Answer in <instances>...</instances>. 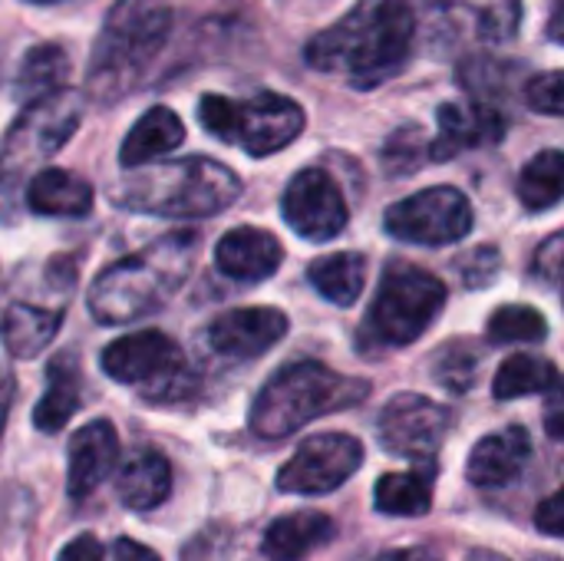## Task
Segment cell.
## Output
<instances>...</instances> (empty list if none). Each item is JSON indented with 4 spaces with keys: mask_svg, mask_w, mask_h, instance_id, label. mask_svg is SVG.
Returning a JSON list of instances; mask_svg holds the SVG:
<instances>
[{
    "mask_svg": "<svg viewBox=\"0 0 564 561\" xmlns=\"http://www.w3.org/2000/svg\"><path fill=\"white\" fill-rule=\"evenodd\" d=\"M413 26L406 0H360L304 46V60L321 73H337L370 89L406 63Z\"/></svg>",
    "mask_w": 564,
    "mask_h": 561,
    "instance_id": "cell-1",
    "label": "cell"
},
{
    "mask_svg": "<svg viewBox=\"0 0 564 561\" xmlns=\"http://www.w3.org/2000/svg\"><path fill=\"white\" fill-rule=\"evenodd\" d=\"M195 231H169L135 255L106 268L89 288V314L99 324H129L159 311L192 274L198 258Z\"/></svg>",
    "mask_w": 564,
    "mask_h": 561,
    "instance_id": "cell-2",
    "label": "cell"
},
{
    "mask_svg": "<svg viewBox=\"0 0 564 561\" xmlns=\"http://www.w3.org/2000/svg\"><path fill=\"white\" fill-rule=\"evenodd\" d=\"M109 195L119 208L142 215L208 218L235 205L241 195V179L208 155H188L159 165H135L112 185Z\"/></svg>",
    "mask_w": 564,
    "mask_h": 561,
    "instance_id": "cell-3",
    "label": "cell"
},
{
    "mask_svg": "<svg viewBox=\"0 0 564 561\" xmlns=\"http://www.w3.org/2000/svg\"><path fill=\"white\" fill-rule=\"evenodd\" d=\"M172 33L169 0H116L96 36L86 89L99 103H116L139 86Z\"/></svg>",
    "mask_w": 564,
    "mask_h": 561,
    "instance_id": "cell-4",
    "label": "cell"
},
{
    "mask_svg": "<svg viewBox=\"0 0 564 561\" xmlns=\"http://www.w3.org/2000/svg\"><path fill=\"white\" fill-rule=\"evenodd\" d=\"M370 393L367 380L344 377L317 360L281 367L254 397L248 427L258 440H284L317 417L350 410Z\"/></svg>",
    "mask_w": 564,
    "mask_h": 561,
    "instance_id": "cell-5",
    "label": "cell"
},
{
    "mask_svg": "<svg viewBox=\"0 0 564 561\" xmlns=\"http://www.w3.org/2000/svg\"><path fill=\"white\" fill-rule=\"evenodd\" d=\"M198 119L215 139L258 159L291 145L304 129V109L281 93H258L245 103L208 93L198 103Z\"/></svg>",
    "mask_w": 564,
    "mask_h": 561,
    "instance_id": "cell-6",
    "label": "cell"
},
{
    "mask_svg": "<svg viewBox=\"0 0 564 561\" xmlns=\"http://www.w3.org/2000/svg\"><path fill=\"white\" fill-rule=\"evenodd\" d=\"M443 304H446V284L436 274L416 265H390L370 304L367 331L383 347L413 344L433 327Z\"/></svg>",
    "mask_w": 564,
    "mask_h": 561,
    "instance_id": "cell-7",
    "label": "cell"
},
{
    "mask_svg": "<svg viewBox=\"0 0 564 561\" xmlns=\"http://www.w3.org/2000/svg\"><path fill=\"white\" fill-rule=\"evenodd\" d=\"M99 367L116 384L139 387L152 403H178L195 390V374L188 370L182 347L162 331H135L112 341L102 350Z\"/></svg>",
    "mask_w": 564,
    "mask_h": 561,
    "instance_id": "cell-8",
    "label": "cell"
},
{
    "mask_svg": "<svg viewBox=\"0 0 564 561\" xmlns=\"http://www.w3.org/2000/svg\"><path fill=\"white\" fill-rule=\"evenodd\" d=\"M83 119V96L76 89H56L26 103L0 145V179L13 182L33 165L53 159Z\"/></svg>",
    "mask_w": 564,
    "mask_h": 561,
    "instance_id": "cell-9",
    "label": "cell"
},
{
    "mask_svg": "<svg viewBox=\"0 0 564 561\" xmlns=\"http://www.w3.org/2000/svg\"><path fill=\"white\" fill-rule=\"evenodd\" d=\"M383 225L410 245H453L473 231V205L459 188L433 185L390 205Z\"/></svg>",
    "mask_w": 564,
    "mask_h": 561,
    "instance_id": "cell-10",
    "label": "cell"
},
{
    "mask_svg": "<svg viewBox=\"0 0 564 561\" xmlns=\"http://www.w3.org/2000/svg\"><path fill=\"white\" fill-rule=\"evenodd\" d=\"M364 463V446L347 433H317L281 466L278 489L288 496H327L340 489Z\"/></svg>",
    "mask_w": 564,
    "mask_h": 561,
    "instance_id": "cell-11",
    "label": "cell"
},
{
    "mask_svg": "<svg viewBox=\"0 0 564 561\" xmlns=\"http://www.w3.org/2000/svg\"><path fill=\"white\" fill-rule=\"evenodd\" d=\"M449 427H453V413L423 393H397L383 407L377 423L387 453L420 463L440 453V446L449 436Z\"/></svg>",
    "mask_w": 564,
    "mask_h": 561,
    "instance_id": "cell-12",
    "label": "cell"
},
{
    "mask_svg": "<svg viewBox=\"0 0 564 561\" xmlns=\"http://www.w3.org/2000/svg\"><path fill=\"white\" fill-rule=\"evenodd\" d=\"M284 222L307 241H330L347 228V202L324 169L297 172L281 198Z\"/></svg>",
    "mask_w": 564,
    "mask_h": 561,
    "instance_id": "cell-13",
    "label": "cell"
},
{
    "mask_svg": "<svg viewBox=\"0 0 564 561\" xmlns=\"http://www.w3.org/2000/svg\"><path fill=\"white\" fill-rule=\"evenodd\" d=\"M288 334V314L278 308H238L212 321L208 344L231 360H251L268 354Z\"/></svg>",
    "mask_w": 564,
    "mask_h": 561,
    "instance_id": "cell-14",
    "label": "cell"
},
{
    "mask_svg": "<svg viewBox=\"0 0 564 561\" xmlns=\"http://www.w3.org/2000/svg\"><path fill=\"white\" fill-rule=\"evenodd\" d=\"M119 463V433L109 420H93L76 430L66 453V493L73 503H86Z\"/></svg>",
    "mask_w": 564,
    "mask_h": 561,
    "instance_id": "cell-15",
    "label": "cell"
},
{
    "mask_svg": "<svg viewBox=\"0 0 564 561\" xmlns=\"http://www.w3.org/2000/svg\"><path fill=\"white\" fill-rule=\"evenodd\" d=\"M440 136L430 145L433 162H446L466 149L492 145L506 136V116L489 109V106H459V103H443L440 106Z\"/></svg>",
    "mask_w": 564,
    "mask_h": 561,
    "instance_id": "cell-16",
    "label": "cell"
},
{
    "mask_svg": "<svg viewBox=\"0 0 564 561\" xmlns=\"http://www.w3.org/2000/svg\"><path fill=\"white\" fill-rule=\"evenodd\" d=\"M532 460V436L525 427H506L476 443L466 463V476L479 489H502L522 476Z\"/></svg>",
    "mask_w": 564,
    "mask_h": 561,
    "instance_id": "cell-17",
    "label": "cell"
},
{
    "mask_svg": "<svg viewBox=\"0 0 564 561\" xmlns=\"http://www.w3.org/2000/svg\"><path fill=\"white\" fill-rule=\"evenodd\" d=\"M284 261L281 241L264 228H235L221 235L215 248V265L235 281H264Z\"/></svg>",
    "mask_w": 564,
    "mask_h": 561,
    "instance_id": "cell-18",
    "label": "cell"
},
{
    "mask_svg": "<svg viewBox=\"0 0 564 561\" xmlns=\"http://www.w3.org/2000/svg\"><path fill=\"white\" fill-rule=\"evenodd\" d=\"M337 526L324 513H288L264 529L261 552L268 561H304L330 546Z\"/></svg>",
    "mask_w": 564,
    "mask_h": 561,
    "instance_id": "cell-19",
    "label": "cell"
},
{
    "mask_svg": "<svg viewBox=\"0 0 564 561\" xmlns=\"http://www.w3.org/2000/svg\"><path fill=\"white\" fill-rule=\"evenodd\" d=\"M172 493V466L155 450L132 453L116 473V496L132 513L159 509Z\"/></svg>",
    "mask_w": 564,
    "mask_h": 561,
    "instance_id": "cell-20",
    "label": "cell"
},
{
    "mask_svg": "<svg viewBox=\"0 0 564 561\" xmlns=\"http://www.w3.org/2000/svg\"><path fill=\"white\" fill-rule=\"evenodd\" d=\"M59 324H63V304L40 308L30 301H17L0 317V341H3L10 357L30 360L53 344Z\"/></svg>",
    "mask_w": 564,
    "mask_h": 561,
    "instance_id": "cell-21",
    "label": "cell"
},
{
    "mask_svg": "<svg viewBox=\"0 0 564 561\" xmlns=\"http://www.w3.org/2000/svg\"><path fill=\"white\" fill-rule=\"evenodd\" d=\"M185 142V126L182 119L169 109V106H152L149 112H142L135 119V126L126 132L122 149H119V162L126 169L135 165H149L159 155L175 152Z\"/></svg>",
    "mask_w": 564,
    "mask_h": 561,
    "instance_id": "cell-22",
    "label": "cell"
},
{
    "mask_svg": "<svg viewBox=\"0 0 564 561\" xmlns=\"http://www.w3.org/2000/svg\"><path fill=\"white\" fill-rule=\"evenodd\" d=\"M26 205L46 218H83L93 208V188L66 169H43L26 188Z\"/></svg>",
    "mask_w": 564,
    "mask_h": 561,
    "instance_id": "cell-23",
    "label": "cell"
},
{
    "mask_svg": "<svg viewBox=\"0 0 564 561\" xmlns=\"http://www.w3.org/2000/svg\"><path fill=\"white\" fill-rule=\"evenodd\" d=\"M79 410V364L73 354H59L46 367V390L33 407V427L40 433H59Z\"/></svg>",
    "mask_w": 564,
    "mask_h": 561,
    "instance_id": "cell-24",
    "label": "cell"
},
{
    "mask_svg": "<svg viewBox=\"0 0 564 561\" xmlns=\"http://www.w3.org/2000/svg\"><path fill=\"white\" fill-rule=\"evenodd\" d=\"M311 284L337 308H350L357 304V298L364 294V281H367V258L357 251H337L327 258H317L307 271Z\"/></svg>",
    "mask_w": 564,
    "mask_h": 561,
    "instance_id": "cell-25",
    "label": "cell"
},
{
    "mask_svg": "<svg viewBox=\"0 0 564 561\" xmlns=\"http://www.w3.org/2000/svg\"><path fill=\"white\" fill-rule=\"evenodd\" d=\"M66 76H69L66 50L56 43H40V46L26 50V56L20 60L17 79H13V96L20 103H33L40 96L63 89Z\"/></svg>",
    "mask_w": 564,
    "mask_h": 561,
    "instance_id": "cell-26",
    "label": "cell"
},
{
    "mask_svg": "<svg viewBox=\"0 0 564 561\" xmlns=\"http://www.w3.org/2000/svg\"><path fill=\"white\" fill-rule=\"evenodd\" d=\"M373 509L383 516H406L420 519L433 509V486L430 470L423 473H387L377 479L373 489Z\"/></svg>",
    "mask_w": 564,
    "mask_h": 561,
    "instance_id": "cell-27",
    "label": "cell"
},
{
    "mask_svg": "<svg viewBox=\"0 0 564 561\" xmlns=\"http://www.w3.org/2000/svg\"><path fill=\"white\" fill-rule=\"evenodd\" d=\"M558 370L552 360L545 357H532V354H516L509 357L496 380H492V393L496 400H519V397H532V393H549L558 384Z\"/></svg>",
    "mask_w": 564,
    "mask_h": 561,
    "instance_id": "cell-28",
    "label": "cell"
},
{
    "mask_svg": "<svg viewBox=\"0 0 564 561\" xmlns=\"http://www.w3.org/2000/svg\"><path fill=\"white\" fill-rule=\"evenodd\" d=\"M519 198L529 212H545L564 198V152L549 149L525 162L519 175Z\"/></svg>",
    "mask_w": 564,
    "mask_h": 561,
    "instance_id": "cell-29",
    "label": "cell"
},
{
    "mask_svg": "<svg viewBox=\"0 0 564 561\" xmlns=\"http://www.w3.org/2000/svg\"><path fill=\"white\" fill-rule=\"evenodd\" d=\"M486 334L492 344H539L549 334V324L529 304H506L489 317Z\"/></svg>",
    "mask_w": 564,
    "mask_h": 561,
    "instance_id": "cell-30",
    "label": "cell"
},
{
    "mask_svg": "<svg viewBox=\"0 0 564 561\" xmlns=\"http://www.w3.org/2000/svg\"><path fill=\"white\" fill-rule=\"evenodd\" d=\"M436 377L449 387V390H469L473 377H476V354L466 350V344H449L436 364Z\"/></svg>",
    "mask_w": 564,
    "mask_h": 561,
    "instance_id": "cell-31",
    "label": "cell"
},
{
    "mask_svg": "<svg viewBox=\"0 0 564 561\" xmlns=\"http://www.w3.org/2000/svg\"><path fill=\"white\" fill-rule=\"evenodd\" d=\"M525 103H529L535 112L564 116V69L539 73V76L525 86Z\"/></svg>",
    "mask_w": 564,
    "mask_h": 561,
    "instance_id": "cell-32",
    "label": "cell"
},
{
    "mask_svg": "<svg viewBox=\"0 0 564 561\" xmlns=\"http://www.w3.org/2000/svg\"><path fill=\"white\" fill-rule=\"evenodd\" d=\"M535 274H542L564 301V231L552 235L535 255Z\"/></svg>",
    "mask_w": 564,
    "mask_h": 561,
    "instance_id": "cell-33",
    "label": "cell"
},
{
    "mask_svg": "<svg viewBox=\"0 0 564 561\" xmlns=\"http://www.w3.org/2000/svg\"><path fill=\"white\" fill-rule=\"evenodd\" d=\"M535 529L552 539H564V486L535 509Z\"/></svg>",
    "mask_w": 564,
    "mask_h": 561,
    "instance_id": "cell-34",
    "label": "cell"
},
{
    "mask_svg": "<svg viewBox=\"0 0 564 561\" xmlns=\"http://www.w3.org/2000/svg\"><path fill=\"white\" fill-rule=\"evenodd\" d=\"M56 561H106V549H102V542H99L96 536L83 532V536L69 539V542L59 549Z\"/></svg>",
    "mask_w": 564,
    "mask_h": 561,
    "instance_id": "cell-35",
    "label": "cell"
},
{
    "mask_svg": "<svg viewBox=\"0 0 564 561\" xmlns=\"http://www.w3.org/2000/svg\"><path fill=\"white\" fill-rule=\"evenodd\" d=\"M112 559L116 561H162L149 546L135 542V539H119L116 549H112Z\"/></svg>",
    "mask_w": 564,
    "mask_h": 561,
    "instance_id": "cell-36",
    "label": "cell"
},
{
    "mask_svg": "<svg viewBox=\"0 0 564 561\" xmlns=\"http://www.w3.org/2000/svg\"><path fill=\"white\" fill-rule=\"evenodd\" d=\"M377 561H446L440 549L433 546H413V549H393V552H383Z\"/></svg>",
    "mask_w": 564,
    "mask_h": 561,
    "instance_id": "cell-37",
    "label": "cell"
},
{
    "mask_svg": "<svg viewBox=\"0 0 564 561\" xmlns=\"http://www.w3.org/2000/svg\"><path fill=\"white\" fill-rule=\"evenodd\" d=\"M13 393H17V380L10 370L0 367V436H3V427H7L10 407H13Z\"/></svg>",
    "mask_w": 564,
    "mask_h": 561,
    "instance_id": "cell-38",
    "label": "cell"
},
{
    "mask_svg": "<svg viewBox=\"0 0 564 561\" xmlns=\"http://www.w3.org/2000/svg\"><path fill=\"white\" fill-rule=\"evenodd\" d=\"M545 433L552 440H564V407H549V413H545Z\"/></svg>",
    "mask_w": 564,
    "mask_h": 561,
    "instance_id": "cell-39",
    "label": "cell"
},
{
    "mask_svg": "<svg viewBox=\"0 0 564 561\" xmlns=\"http://www.w3.org/2000/svg\"><path fill=\"white\" fill-rule=\"evenodd\" d=\"M549 36H552L555 43H564V0L555 7V13H552V20H549Z\"/></svg>",
    "mask_w": 564,
    "mask_h": 561,
    "instance_id": "cell-40",
    "label": "cell"
},
{
    "mask_svg": "<svg viewBox=\"0 0 564 561\" xmlns=\"http://www.w3.org/2000/svg\"><path fill=\"white\" fill-rule=\"evenodd\" d=\"M466 561H506L502 555H496V552H473Z\"/></svg>",
    "mask_w": 564,
    "mask_h": 561,
    "instance_id": "cell-41",
    "label": "cell"
},
{
    "mask_svg": "<svg viewBox=\"0 0 564 561\" xmlns=\"http://www.w3.org/2000/svg\"><path fill=\"white\" fill-rule=\"evenodd\" d=\"M529 561H562V559H552V555H532Z\"/></svg>",
    "mask_w": 564,
    "mask_h": 561,
    "instance_id": "cell-42",
    "label": "cell"
},
{
    "mask_svg": "<svg viewBox=\"0 0 564 561\" xmlns=\"http://www.w3.org/2000/svg\"><path fill=\"white\" fill-rule=\"evenodd\" d=\"M30 3H59V0H30Z\"/></svg>",
    "mask_w": 564,
    "mask_h": 561,
    "instance_id": "cell-43",
    "label": "cell"
}]
</instances>
